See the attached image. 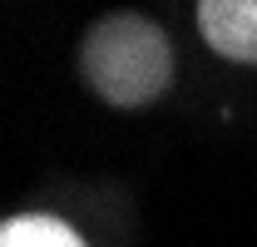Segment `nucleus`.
I'll use <instances>...</instances> for the list:
<instances>
[{"label":"nucleus","mask_w":257,"mask_h":247,"mask_svg":"<svg viewBox=\"0 0 257 247\" xmlns=\"http://www.w3.org/2000/svg\"><path fill=\"white\" fill-rule=\"evenodd\" d=\"M84 79L99 99L119 104V109H139L154 104L168 79H173V50L154 20L144 15H109L84 35Z\"/></svg>","instance_id":"1"},{"label":"nucleus","mask_w":257,"mask_h":247,"mask_svg":"<svg viewBox=\"0 0 257 247\" xmlns=\"http://www.w3.org/2000/svg\"><path fill=\"white\" fill-rule=\"evenodd\" d=\"M198 30L218 55L257 64V0H198Z\"/></svg>","instance_id":"2"},{"label":"nucleus","mask_w":257,"mask_h":247,"mask_svg":"<svg viewBox=\"0 0 257 247\" xmlns=\"http://www.w3.org/2000/svg\"><path fill=\"white\" fill-rule=\"evenodd\" d=\"M0 247H84V237L50 213H20L0 222Z\"/></svg>","instance_id":"3"}]
</instances>
